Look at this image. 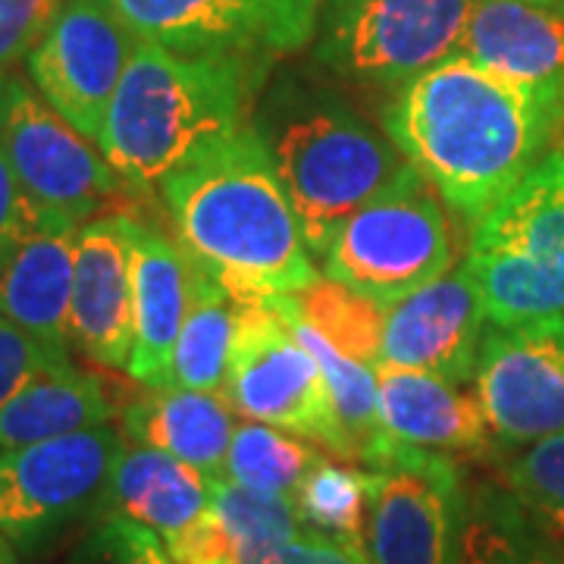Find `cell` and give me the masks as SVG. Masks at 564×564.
I'll return each mask as SVG.
<instances>
[{
	"instance_id": "6da1fadb",
	"label": "cell",
	"mask_w": 564,
	"mask_h": 564,
	"mask_svg": "<svg viewBox=\"0 0 564 564\" xmlns=\"http://www.w3.org/2000/svg\"><path fill=\"white\" fill-rule=\"evenodd\" d=\"M383 129L464 223L484 217L564 135V113L455 54L395 91Z\"/></svg>"
},
{
	"instance_id": "7a4b0ae2",
	"label": "cell",
	"mask_w": 564,
	"mask_h": 564,
	"mask_svg": "<svg viewBox=\"0 0 564 564\" xmlns=\"http://www.w3.org/2000/svg\"><path fill=\"white\" fill-rule=\"evenodd\" d=\"M161 198L188 261L239 304L299 295L321 276L251 122L163 180Z\"/></svg>"
},
{
	"instance_id": "3957f363",
	"label": "cell",
	"mask_w": 564,
	"mask_h": 564,
	"mask_svg": "<svg viewBox=\"0 0 564 564\" xmlns=\"http://www.w3.org/2000/svg\"><path fill=\"white\" fill-rule=\"evenodd\" d=\"M261 66L185 57L139 41L110 101L98 148L135 192L161 188L176 170L248 126Z\"/></svg>"
},
{
	"instance_id": "277c9868",
	"label": "cell",
	"mask_w": 564,
	"mask_h": 564,
	"mask_svg": "<svg viewBox=\"0 0 564 564\" xmlns=\"http://www.w3.org/2000/svg\"><path fill=\"white\" fill-rule=\"evenodd\" d=\"M248 122L261 135L314 258L345 217L377 198L408 166L386 129L302 76L270 82Z\"/></svg>"
},
{
	"instance_id": "5b68a950",
	"label": "cell",
	"mask_w": 564,
	"mask_h": 564,
	"mask_svg": "<svg viewBox=\"0 0 564 564\" xmlns=\"http://www.w3.org/2000/svg\"><path fill=\"white\" fill-rule=\"evenodd\" d=\"M464 267L492 326L564 317V135L470 226Z\"/></svg>"
},
{
	"instance_id": "8992f818",
	"label": "cell",
	"mask_w": 564,
	"mask_h": 564,
	"mask_svg": "<svg viewBox=\"0 0 564 564\" xmlns=\"http://www.w3.org/2000/svg\"><path fill=\"white\" fill-rule=\"evenodd\" d=\"M317 261L323 276L373 302H402L452 270L455 245L443 195L408 163L377 198L345 217Z\"/></svg>"
},
{
	"instance_id": "52a82bcc",
	"label": "cell",
	"mask_w": 564,
	"mask_h": 564,
	"mask_svg": "<svg viewBox=\"0 0 564 564\" xmlns=\"http://www.w3.org/2000/svg\"><path fill=\"white\" fill-rule=\"evenodd\" d=\"M474 0H323L317 63L370 88H404L462 54Z\"/></svg>"
},
{
	"instance_id": "ba28073f",
	"label": "cell",
	"mask_w": 564,
	"mask_h": 564,
	"mask_svg": "<svg viewBox=\"0 0 564 564\" xmlns=\"http://www.w3.org/2000/svg\"><path fill=\"white\" fill-rule=\"evenodd\" d=\"M226 402L245 421L270 423L326 445L348 462V443L314 351L295 336L276 302L239 304Z\"/></svg>"
},
{
	"instance_id": "9c48e42d",
	"label": "cell",
	"mask_w": 564,
	"mask_h": 564,
	"mask_svg": "<svg viewBox=\"0 0 564 564\" xmlns=\"http://www.w3.org/2000/svg\"><path fill=\"white\" fill-rule=\"evenodd\" d=\"M0 148L25 195L54 220L82 229L135 192L104 158V151L73 129L51 104L10 76Z\"/></svg>"
},
{
	"instance_id": "30bf717a",
	"label": "cell",
	"mask_w": 564,
	"mask_h": 564,
	"mask_svg": "<svg viewBox=\"0 0 564 564\" xmlns=\"http://www.w3.org/2000/svg\"><path fill=\"white\" fill-rule=\"evenodd\" d=\"M126 440L104 423L0 455V530L39 552L73 521L98 514Z\"/></svg>"
},
{
	"instance_id": "8fae6325",
	"label": "cell",
	"mask_w": 564,
	"mask_h": 564,
	"mask_svg": "<svg viewBox=\"0 0 564 564\" xmlns=\"http://www.w3.org/2000/svg\"><path fill=\"white\" fill-rule=\"evenodd\" d=\"M139 41L267 66L314 39L323 0H110Z\"/></svg>"
},
{
	"instance_id": "7c38bea8",
	"label": "cell",
	"mask_w": 564,
	"mask_h": 564,
	"mask_svg": "<svg viewBox=\"0 0 564 564\" xmlns=\"http://www.w3.org/2000/svg\"><path fill=\"white\" fill-rule=\"evenodd\" d=\"M364 549L370 564H452L462 527V467L443 452L399 443L370 470Z\"/></svg>"
},
{
	"instance_id": "4fadbf2b",
	"label": "cell",
	"mask_w": 564,
	"mask_h": 564,
	"mask_svg": "<svg viewBox=\"0 0 564 564\" xmlns=\"http://www.w3.org/2000/svg\"><path fill=\"white\" fill-rule=\"evenodd\" d=\"M135 47L139 35L120 20L110 0H66L29 54V76L63 120L98 144Z\"/></svg>"
},
{
	"instance_id": "5bb4252c",
	"label": "cell",
	"mask_w": 564,
	"mask_h": 564,
	"mask_svg": "<svg viewBox=\"0 0 564 564\" xmlns=\"http://www.w3.org/2000/svg\"><path fill=\"white\" fill-rule=\"evenodd\" d=\"M470 383L496 445L564 436V317L492 326Z\"/></svg>"
},
{
	"instance_id": "9a60e30c",
	"label": "cell",
	"mask_w": 564,
	"mask_h": 564,
	"mask_svg": "<svg viewBox=\"0 0 564 564\" xmlns=\"http://www.w3.org/2000/svg\"><path fill=\"white\" fill-rule=\"evenodd\" d=\"M486 307L467 267H452L440 280L386 307L380 364L433 373L464 386L474 380L486 336Z\"/></svg>"
},
{
	"instance_id": "2e32d148",
	"label": "cell",
	"mask_w": 564,
	"mask_h": 564,
	"mask_svg": "<svg viewBox=\"0 0 564 564\" xmlns=\"http://www.w3.org/2000/svg\"><path fill=\"white\" fill-rule=\"evenodd\" d=\"M132 214H104L76 232L69 339L85 358L129 370L135 345Z\"/></svg>"
},
{
	"instance_id": "e0dca14e",
	"label": "cell",
	"mask_w": 564,
	"mask_h": 564,
	"mask_svg": "<svg viewBox=\"0 0 564 564\" xmlns=\"http://www.w3.org/2000/svg\"><path fill=\"white\" fill-rule=\"evenodd\" d=\"M462 54L564 113V3L474 0Z\"/></svg>"
},
{
	"instance_id": "ac0fdd59",
	"label": "cell",
	"mask_w": 564,
	"mask_h": 564,
	"mask_svg": "<svg viewBox=\"0 0 564 564\" xmlns=\"http://www.w3.org/2000/svg\"><path fill=\"white\" fill-rule=\"evenodd\" d=\"M135 345L129 377L141 386H173V348L192 302V261L180 242L132 217Z\"/></svg>"
},
{
	"instance_id": "d6986e66",
	"label": "cell",
	"mask_w": 564,
	"mask_h": 564,
	"mask_svg": "<svg viewBox=\"0 0 564 564\" xmlns=\"http://www.w3.org/2000/svg\"><path fill=\"white\" fill-rule=\"evenodd\" d=\"M380 417L386 433L404 445H417L443 455H486L492 452V433L477 395L433 373L377 367Z\"/></svg>"
},
{
	"instance_id": "ffe728a7",
	"label": "cell",
	"mask_w": 564,
	"mask_h": 564,
	"mask_svg": "<svg viewBox=\"0 0 564 564\" xmlns=\"http://www.w3.org/2000/svg\"><path fill=\"white\" fill-rule=\"evenodd\" d=\"M236 426V408L223 395L182 386H141L139 395L120 411L126 445L166 452L198 467L210 480L226 474Z\"/></svg>"
},
{
	"instance_id": "44dd1931",
	"label": "cell",
	"mask_w": 564,
	"mask_h": 564,
	"mask_svg": "<svg viewBox=\"0 0 564 564\" xmlns=\"http://www.w3.org/2000/svg\"><path fill=\"white\" fill-rule=\"evenodd\" d=\"M214 480L158 448L126 445L98 514H120L170 543L210 511Z\"/></svg>"
},
{
	"instance_id": "7402d4cb",
	"label": "cell",
	"mask_w": 564,
	"mask_h": 564,
	"mask_svg": "<svg viewBox=\"0 0 564 564\" xmlns=\"http://www.w3.org/2000/svg\"><path fill=\"white\" fill-rule=\"evenodd\" d=\"M76 232L79 229L73 226H44L0 267V314L61 351L73 348L69 307Z\"/></svg>"
},
{
	"instance_id": "603a6c76",
	"label": "cell",
	"mask_w": 564,
	"mask_h": 564,
	"mask_svg": "<svg viewBox=\"0 0 564 564\" xmlns=\"http://www.w3.org/2000/svg\"><path fill=\"white\" fill-rule=\"evenodd\" d=\"M117 417L101 377L66 364L41 373L39 380L0 408V455L25 445L95 430Z\"/></svg>"
},
{
	"instance_id": "cb8c5ba5",
	"label": "cell",
	"mask_w": 564,
	"mask_h": 564,
	"mask_svg": "<svg viewBox=\"0 0 564 564\" xmlns=\"http://www.w3.org/2000/svg\"><path fill=\"white\" fill-rule=\"evenodd\" d=\"M452 564H564V552L508 486H474L464 489Z\"/></svg>"
},
{
	"instance_id": "d4e9b609",
	"label": "cell",
	"mask_w": 564,
	"mask_h": 564,
	"mask_svg": "<svg viewBox=\"0 0 564 564\" xmlns=\"http://www.w3.org/2000/svg\"><path fill=\"white\" fill-rule=\"evenodd\" d=\"M276 304L282 307V314L289 317V326L295 329V336L321 361L323 377H326V386H329V399H333L336 417H339V426L345 433V443H348V462H358L367 470L380 467L392 455L399 440H392L386 433L383 417H380L377 367H367V364L345 358L343 351H336L307 323L299 321L292 314V307L282 299H276Z\"/></svg>"
},
{
	"instance_id": "484cf974",
	"label": "cell",
	"mask_w": 564,
	"mask_h": 564,
	"mask_svg": "<svg viewBox=\"0 0 564 564\" xmlns=\"http://www.w3.org/2000/svg\"><path fill=\"white\" fill-rule=\"evenodd\" d=\"M195 267V263H192ZM239 329V302L204 270H192V302L173 348V386L226 399V377Z\"/></svg>"
},
{
	"instance_id": "4316f807",
	"label": "cell",
	"mask_w": 564,
	"mask_h": 564,
	"mask_svg": "<svg viewBox=\"0 0 564 564\" xmlns=\"http://www.w3.org/2000/svg\"><path fill=\"white\" fill-rule=\"evenodd\" d=\"M282 302L336 351H343L345 358L361 361L367 367H380L386 304L373 302L329 276H317L299 295H289Z\"/></svg>"
},
{
	"instance_id": "83f0119b",
	"label": "cell",
	"mask_w": 564,
	"mask_h": 564,
	"mask_svg": "<svg viewBox=\"0 0 564 564\" xmlns=\"http://www.w3.org/2000/svg\"><path fill=\"white\" fill-rule=\"evenodd\" d=\"M210 511L226 530L239 564H276L304 527L289 496H261L226 477L214 480Z\"/></svg>"
},
{
	"instance_id": "f1b7e54d",
	"label": "cell",
	"mask_w": 564,
	"mask_h": 564,
	"mask_svg": "<svg viewBox=\"0 0 564 564\" xmlns=\"http://www.w3.org/2000/svg\"><path fill=\"white\" fill-rule=\"evenodd\" d=\"M321 458V452L295 433H285L270 423L245 421L236 426L223 477L261 496L292 499L307 470Z\"/></svg>"
},
{
	"instance_id": "f546056e",
	"label": "cell",
	"mask_w": 564,
	"mask_h": 564,
	"mask_svg": "<svg viewBox=\"0 0 564 564\" xmlns=\"http://www.w3.org/2000/svg\"><path fill=\"white\" fill-rule=\"evenodd\" d=\"M370 470L351 464L321 458L307 470L292 502L304 527L321 530L326 536L364 545L367 508H370Z\"/></svg>"
},
{
	"instance_id": "4dcf8cb0",
	"label": "cell",
	"mask_w": 564,
	"mask_h": 564,
	"mask_svg": "<svg viewBox=\"0 0 564 564\" xmlns=\"http://www.w3.org/2000/svg\"><path fill=\"white\" fill-rule=\"evenodd\" d=\"M505 486L564 552V436L521 448L505 464Z\"/></svg>"
},
{
	"instance_id": "1f68e13d",
	"label": "cell",
	"mask_w": 564,
	"mask_h": 564,
	"mask_svg": "<svg viewBox=\"0 0 564 564\" xmlns=\"http://www.w3.org/2000/svg\"><path fill=\"white\" fill-rule=\"evenodd\" d=\"M98 524L82 540L69 564H173L163 540L120 514H95Z\"/></svg>"
},
{
	"instance_id": "d6a6232c",
	"label": "cell",
	"mask_w": 564,
	"mask_h": 564,
	"mask_svg": "<svg viewBox=\"0 0 564 564\" xmlns=\"http://www.w3.org/2000/svg\"><path fill=\"white\" fill-rule=\"evenodd\" d=\"M66 364H73L69 351L44 345L0 314V408L13 395H20L32 380H39L41 373L66 367Z\"/></svg>"
},
{
	"instance_id": "836d02e7",
	"label": "cell",
	"mask_w": 564,
	"mask_h": 564,
	"mask_svg": "<svg viewBox=\"0 0 564 564\" xmlns=\"http://www.w3.org/2000/svg\"><path fill=\"white\" fill-rule=\"evenodd\" d=\"M66 0H0V69L29 61Z\"/></svg>"
},
{
	"instance_id": "e575fe53",
	"label": "cell",
	"mask_w": 564,
	"mask_h": 564,
	"mask_svg": "<svg viewBox=\"0 0 564 564\" xmlns=\"http://www.w3.org/2000/svg\"><path fill=\"white\" fill-rule=\"evenodd\" d=\"M44 226H66L41 210L39 204L25 195V188L17 180L13 166L0 148V267L13 258V251L25 239H32Z\"/></svg>"
},
{
	"instance_id": "d590c367",
	"label": "cell",
	"mask_w": 564,
	"mask_h": 564,
	"mask_svg": "<svg viewBox=\"0 0 564 564\" xmlns=\"http://www.w3.org/2000/svg\"><path fill=\"white\" fill-rule=\"evenodd\" d=\"M166 545L173 564H239L236 549L229 543L226 530L217 521L214 511H207L192 527H185L180 536H173Z\"/></svg>"
},
{
	"instance_id": "8d00e7d4",
	"label": "cell",
	"mask_w": 564,
	"mask_h": 564,
	"mask_svg": "<svg viewBox=\"0 0 564 564\" xmlns=\"http://www.w3.org/2000/svg\"><path fill=\"white\" fill-rule=\"evenodd\" d=\"M276 564H370V558L364 545L302 527V533L285 545Z\"/></svg>"
},
{
	"instance_id": "74e56055",
	"label": "cell",
	"mask_w": 564,
	"mask_h": 564,
	"mask_svg": "<svg viewBox=\"0 0 564 564\" xmlns=\"http://www.w3.org/2000/svg\"><path fill=\"white\" fill-rule=\"evenodd\" d=\"M0 564H20V549L0 530Z\"/></svg>"
},
{
	"instance_id": "f35d334b",
	"label": "cell",
	"mask_w": 564,
	"mask_h": 564,
	"mask_svg": "<svg viewBox=\"0 0 564 564\" xmlns=\"http://www.w3.org/2000/svg\"><path fill=\"white\" fill-rule=\"evenodd\" d=\"M7 98H10V76H3V69H0V122L7 113Z\"/></svg>"
},
{
	"instance_id": "ab89813d",
	"label": "cell",
	"mask_w": 564,
	"mask_h": 564,
	"mask_svg": "<svg viewBox=\"0 0 564 564\" xmlns=\"http://www.w3.org/2000/svg\"><path fill=\"white\" fill-rule=\"evenodd\" d=\"M527 3H543V7H562L564 0H527Z\"/></svg>"
}]
</instances>
